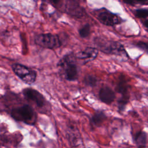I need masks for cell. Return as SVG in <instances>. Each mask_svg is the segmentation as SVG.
I'll return each mask as SVG.
<instances>
[{
  "instance_id": "cell-1",
  "label": "cell",
  "mask_w": 148,
  "mask_h": 148,
  "mask_svg": "<svg viewBox=\"0 0 148 148\" xmlns=\"http://www.w3.org/2000/svg\"><path fill=\"white\" fill-rule=\"evenodd\" d=\"M75 58V55L72 53L67 54L57 63L58 72L66 80L74 82L78 79L79 69Z\"/></svg>"
},
{
  "instance_id": "cell-2",
  "label": "cell",
  "mask_w": 148,
  "mask_h": 148,
  "mask_svg": "<svg viewBox=\"0 0 148 148\" xmlns=\"http://www.w3.org/2000/svg\"><path fill=\"white\" fill-rule=\"evenodd\" d=\"M11 117L16 121L34 125L37 120V114L29 105L24 104L14 108L10 112Z\"/></svg>"
},
{
  "instance_id": "cell-3",
  "label": "cell",
  "mask_w": 148,
  "mask_h": 148,
  "mask_svg": "<svg viewBox=\"0 0 148 148\" xmlns=\"http://www.w3.org/2000/svg\"><path fill=\"white\" fill-rule=\"evenodd\" d=\"M52 5L60 10L72 16L80 17L84 14V10L76 1H50Z\"/></svg>"
},
{
  "instance_id": "cell-4",
  "label": "cell",
  "mask_w": 148,
  "mask_h": 148,
  "mask_svg": "<svg viewBox=\"0 0 148 148\" xmlns=\"http://www.w3.org/2000/svg\"><path fill=\"white\" fill-rule=\"evenodd\" d=\"M36 45L42 47L54 49L62 45V41L58 35L51 33H43L36 35L34 38Z\"/></svg>"
},
{
  "instance_id": "cell-5",
  "label": "cell",
  "mask_w": 148,
  "mask_h": 148,
  "mask_svg": "<svg viewBox=\"0 0 148 148\" xmlns=\"http://www.w3.org/2000/svg\"><path fill=\"white\" fill-rule=\"evenodd\" d=\"M12 69L15 75L25 83L30 85L36 81L37 73L35 70L18 63L13 64Z\"/></svg>"
},
{
  "instance_id": "cell-6",
  "label": "cell",
  "mask_w": 148,
  "mask_h": 148,
  "mask_svg": "<svg viewBox=\"0 0 148 148\" xmlns=\"http://www.w3.org/2000/svg\"><path fill=\"white\" fill-rule=\"evenodd\" d=\"M94 43L100 50L105 53L119 54L125 53L123 46L121 44L115 42H110L103 40L101 38H96Z\"/></svg>"
},
{
  "instance_id": "cell-7",
  "label": "cell",
  "mask_w": 148,
  "mask_h": 148,
  "mask_svg": "<svg viewBox=\"0 0 148 148\" xmlns=\"http://www.w3.org/2000/svg\"><path fill=\"white\" fill-rule=\"evenodd\" d=\"M22 93L27 100L32 102L38 108H43L47 103L45 97L35 89L25 88L23 90Z\"/></svg>"
},
{
  "instance_id": "cell-8",
  "label": "cell",
  "mask_w": 148,
  "mask_h": 148,
  "mask_svg": "<svg viewBox=\"0 0 148 148\" xmlns=\"http://www.w3.org/2000/svg\"><path fill=\"white\" fill-rule=\"evenodd\" d=\"M97 19L103 24L108 26H113L121 23V18L116 14L105 9H101L97 13Z\"/></svg>"
},
{
  "instance_id": "cell-9",
  "label": "cell",
  "mask_w": 148,
  "mask_h": 148,
  "mask_svg": "<svg viewBox=\"0 0 148 148\" xmlns=\"http://www.w3.org/2000/svg\"><path fill=\"white\" fill-rule=\"evenodd\" d=\"M66 138L71 148H85L83 140L77 128L71 126L67 131Z\"/></svg>"
},
{
  "instance_id": "cell-10",
  "label": "cell",
  "mask_w": 148,
  "mask_h": 148,
  "mask_svg": "<svg viewBox=\"0 0 148 148\" xmlns=\"http://www.w3.org/2000/svg\"><path fill=\"white\" fill-rule=\"evenodd\" d=\"M98 53V51L96 48L91 47H87L83 50L77 53L75 56L76 58L83 60L84 64L94 60Z\"/></svg>"
},
{
  "instance_id": "cell-11",
  "label": "cell",
  "mask_w": 148,
  "mask_h": 148,
  "mask_svg": "<svg viewBox=\"0 0 148 148\" xmlns=\"http://www.w3.org/2000/svg\"><path fill=\"white\" fill-rule=\"evenodd\" d=\"M100 100L106 104L111 103L115 99V93L112 88L108 86L102 87L99 91Z\"/></svg>"
},
{
  "instance_id": "cell-12",
  "label": "cell",
  "mask_w": 148,
  "mask_h": 148,
  "mask_svg": "<svg viewBox=\"0 0 148 148\" xmlns=\"http://www.w3.org/2000/svg\"><path fill=\"white\" fill-rule=\"evenodd\" d=\"M134 144L138 148H145L147 143V134L143 131H139L132 135Z\"/></svg>"
},
{
  "instance_id": "cell-13",
  "label": "cell",
  "mask_w": 148,
  "mask_h": 148,
  "mask_svg": "<svg viewBox=\"0 0 148 148\" xmlns=\"http://www.w3.org/2000/svg\"><path fill=\"white\" fill-rule=\"evenodd\" d=\"M117 91L122 95V98L129 99L128 95V85L124 75H121L117 85Z\"/></svg>"
},
{
  "instance_id": "cell-14",
  "label": "cell",
  "mask_w": 148,
  "mask_h": 148,
  "mask_svg": "<svg viewBox=\"0 0 148 148\" xmlns=\"http://www.w3.org/2000/svg\"><path fill=\"white\" fill-rule=\"evenodd\" d=\"M106 119V114L102 111H97L90 119V124L92 127H99Z\"/></svg>"
},
{
  "instance_id": "cell-15",
  "label": "cell",
  "mask_w": 148,
  "mask_h": 148,
  "mask_svg": "<svg viewBox=\"0 0 148 148\" xmlns=\"http://www.w3.org/2000/svg\"><path fill=\"white\" fill-rule=\"evenodd\" d=\"M97 78L93 75H87L84 78V83L86 85L90 87H94L97 83Z\"/></svg>"
},
{
  "instance_id": "cell-16",
  "label": "cell",
  "mask_w": 148,
  "mask_h": 148,
  "mask_svg": "<svg viewBox=\"0 0 148 148\" xmlns=\"http://www.w3.org/2000/svg\"><path fill=\"white\" fill-rule=\"evenodd\" d=\"M79 34L82 38L88 37L90 34V25L88 24H86L83 25L79 29Z\"/></svg>"
},
{
  "instance_id": "cell-17",
  "label": "cell",
  "mask_w": 148,
  "mask_h": 148,
  "mask_svg": "<svg viewBox=\"0 0 148 148\" xmlns=\"http://www.w3.org/2000/svg\"><path fill=\"white\" fill-rule=\"evenodd\" d=\"M135 15L140 18H145L148 17V9H138L135 10Z\"/></svg>"
},
{
  "instance_id": "cell-18",
  "label": "cell",
  "mask_w": 148,
  "mask_h": 148,
  "mask_svg": "<svg viewBox=\"0 0 148 148\" xmlns=\"http://www.w3.org/2000/svg\"><path fill=\"white\" fill-rule=\"evenodd\" d=\"M124 3H127L128 5H134L136 4H140V5H148V0H145V1H124Z\"/></svg>"
},
{
  "instance_id": "cell-19",
  "label": "cell",
  "mask_w": 148,
  "mask_h": 148,
  "mask_svg": "<svg viewBox=\"0 0 148 148\" xmlns=\"http://www.w3.org/2000/svg\"><path fill=\"white\" fill-rule=\"evenodd\" d=\"M136 45L138 47H139V48H140V49H142L144 50L148 51V42L139 41V42H137Z\"/></svg>"
},
{
  "instance_id": "cell-20",
  "label": "cell",
  "mask_w": 148,
  "mask_h": 148,
  "mask_svg": "<svg viewBox=\"0 0 148 148\" xmlns=\"http://www.w3.org/2000/svg\"><path fill=\"white\" fill-rule=\"evenodd\" d=\"M143 24H144V25H145L146 27L148 28V20H146L145 21H144Z\"/></svg>"
}]
</instances>
